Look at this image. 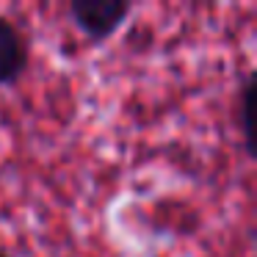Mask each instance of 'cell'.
<instances>
[{
  "instance_id": "6da1fadb",
  "label": "cell",
  "mask_w": 257,
  "mask_h": 257,
  "mask_svg": "<svg viewBox=\"0 0 257 257\" xmlns=\"http://www.w3.org/2000/svg\"><path fill=\"white\" fill-rule=\"evenodd\" d=\"M130 6L127 0H72L69 20L72 25L91 42H105L127 23Z\"/></svg>"
},
{
  "instance_id": "7a4b0ae2",
  "label": "cell",
  "mask_w": 257,
  "mask_h": 257,
  "mask_svg": "<svg viewBox=\"0 0 257 257\" xmlns=\"http://www.w3.org/2000/svg\"><path fill=\"white\" fill-rule=\"evenodd\" d=\"M28 67V42L12 20L0 17V86H12Z\"/></svg>"
},
{
  "instance_id": "3957f363",
  "label": "cell",
  "mask_w": 257,
  "mask_h": 257,
  "mask_svg": "<svg viewBox=\"0 0 257 257\" xmlns=\"http://www.w3.org/2000/svg\"><path fill=\"white\" fill-rule=\"evenodd\" d=\"M251 75L243 80V86H240V105H238V116H240V130H243L246 136V144H249V152H251V127H249V111H251Z\"/></svg>"
},
{
  "instance_id": "277c9868",
  "label": "cell",
  "mask_w": 257,
  "mask_h": 257,
  "mask_svg": "<svg viewBox=\"0 0 257 257\" xmlns=\"http://www.w3.org/2000/svg\"><path fill=\"white\" fill-rule=\"evenodd\" d=\"M0 257H9V254H6V251H3V249H0Z\"/></svg>"
}]
</instances>
